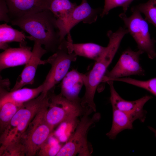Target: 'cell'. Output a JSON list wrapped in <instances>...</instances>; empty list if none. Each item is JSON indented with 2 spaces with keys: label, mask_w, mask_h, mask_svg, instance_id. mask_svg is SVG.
<instances>
[{
  "label": "cell",
  "mask_w": 156,
  "mask_h": 156,
  "mask_svg": "<svg viewBox=\"0 0 156 156\" xmlns=\"http://www.w3.org/2000/svg\"><path fill=\"white\" fill-rule=\"evenodd\" d=\"M103 9L92 8L87 0H82L81 3L77 5L67 18L58 25L60 31L61 40L65 39L66 35L70 33V30L79 23L91 24L95 22Z\"/></svg>",
  "instance_id": "cell-10"
},
{
  "label": "cell",
  "mask_w": 156,
  "mask_h": 156,
  "mask_svg": "<svg viewBox=\"0 0 156 156\" xmlns=\"http://www.w3.org/2000/svg\"><path fill=\"white\" fill-rule=\"evenodd\" d=\"M77 6L69 0H52L49 10L57 20V25L63 22Z\"/></svg>",
  "instance_id": "cell-20"
},
{
  "label": "cell",
  "mask_w": 156,
  "mask_h": 156,
  "mask_svg": "<svg viewBox=\"0 0 156 156\" xmlns=\"http://www.w3.org/2000/svg\"><path fill=\"white\" fill-rule=\"evenodd\" d=\"M135 0H105V4L100 15L103 17L107 15L112 9L118 7L122 8L124 12L126 13L132 2Z\"/></svg>",
  "instance_id": "cell-26"
},
{
  "label": "cell",
  "mask_w": 156,
  "mask_h": 156,
  "mask_svg": "<svg viewBox=\"0 0 156 156\" xmlns=\"http://www.w3.org/2000/svg\"><path fill=\"white\" fill-rule=\"evenodd\" d=\"M77 55L70 50L66 39L62 42L57 50L47 59L42 60L41 64L49 63L51 69L42 83L43 90L46 94L61 81L68 72L71 63L75 61Z\"/></svg>",
  "instance_id": "cell-5"
},
{
  "label": "cell",
  "mask_w": 156,
  "mask_h": 156,
  "mask_svg": "<svg viewBox=\"0 0 156 156\" xmlns=\"http://www.w3.org/2000/svg\"><path fill=\"white\" fill-rule=\"evenodd\" d=\"M0 156H24L25 154L24 148L19 140L1 146Z\"/></svg>",
  "instance_id": "cell-25"
},
{
  "label": "cell",
  "mask_w": 156,
  "mask_h": 156,
  "mask_svg": "<svg viewBox=\"0 0 156 156\" xmlns=\"http://www.w3.org/2000/svg\"><path fill=\"white\" fill-rule=\"evenodd\" d=\"M83 74L76 69L68 71L61 81L60 93L69 100H81L79 95L84 85Z\"/></svg>",
  "instance_id": "cell-15"
},
{
  "label": "cell",
  "mask_w": 156,
  "mask_h": 156,
  "mask_svg": "<svg viewBox=\"0 0 156 156\" xmlns=\"http://www.w3.org/2000/svg\"><path fill=\"white\" fill-rule=\"evenodd\" d=\"M132 8L143 13L148 22L152 24L156 28V0H148Z\"/></svg>",
  "instance_id": "cell-22"
},
{
  "label": "cell",
  "mask_w": 156,
  "mask_h": 156,
  "mask_svg": "<svg viewBox=\"0 0 156 156\" xmlns=\"http://www.w3.org/2000/svg\"><path fill=\"white\" fill-rule=\"evenodd\" d=\"M131 10L132 14L130 16L123 12L119 15V17L135 41L138 50L146 53L151 60L156 58L155 41L151 38L147 21L138 10L132 7Z\"/></svg>",
  "instance_id": "cell-6"
},
{
  "label": "cell",
  "mask_w": 156,
  "mask_h": 156,
  "mask_svg": "<svg viewBox=\"0 0 156 156\" xmlns=\"http://www.w3.org/2000/svg\"><path fill=\"white\" fill-rule=\"evenodd\" d=\"M31 56L28 63L25 64L20 75V78L17 80L10 91L22 88L27 85H31L34 79L38 66L41 64L42 56L47 52L38 41H34Z\"/></svg>",
  "instance_id": "cell-13"
},
{
  "label": "cell",
  "mask_w": 156,
  "mask_h": 156,
  "mask_svg": "<svg viewBox=\"0 0 156 156\" xmlns=\"http://www.w3.org/2000/svg\"><path fill=\"white\" fill-rule=\"evenodd\" d=\"M148 127L151 131L154 133L155 136L156 137V129L151 127Z\"/></svg>",
  "instance_id": "cell-28"
},
{
  "label": "cell",
  "mask_w": 156,
  "mask_h": 156,
  "mask_svg": "<svg viewBox=\"0 0 156 156\" xmlns=\"http://www.w3.org/2000/svg\"><path fill=\"white\" fill-rule=\"evenodd\" d=\"M22 105L11 101L6 102L0 105V128L1 133Z\"/></svg>",
  "instance_id": "cell-21"
},
{
  "label": "cell",
  "mask_w": 156,
  "mask_h": 156,
  "mask_svg": "<svg viewBox=\"0 0 156 156\" xmlns=\"http://www.w3.org/2000/svg\"><path fill=\"white\" fill-rule=\"evenodd\" d=\"M26 36L23 31L14 29L7 23L0 25V49L4 50L9 48L8 43L18 42L20 46H26Z\"/></svg>",
  "instance_id": "cell-19"
},
{
  "label": "cell",
  "mask_w": 156,
  "mask_h": 156,
  "mask_svg": "<svg viewBox=\"0 0 156 156\" xmlns=\"http://www.w3.org/2000/svg\"><path fill=\"white\" fill-rule=\"evenodd\" d=\"M10 22L29 34L30 36H26V38L43 45L47 52L55 53L63 41L60 40L57 19L49 9L14 19Z\"/></svg>",
  "instance_id": "cell-1"
},
{
  "label": "cell",
  "mask_w": 156,
  "mask_h": 156,
  "mask_svg": "<svg viewBox=\"0 0 156 156\" xmlns=\"http://www.w3.org/2000/svg\"><path fill=\"white\" fill-rule=\"evenodd\" d=\"M93 112L86 110L70 137L62 146L56 156H90L92 148L87 140V135L90 129L94 126L100 118L99 113L90 115Z\"/></svg>",
  "instance_id": "cell-3"
},
{
  "label": "cell",
  "mask_w": 156,
  "mask_h": 156,
  "mask_svg": "<svg viewBox=\"0 0 156 156\" xmlns=\"http://www.w3.org/2000/svg\"><path fill=\"white\" fill-rule=\"evenodd\" d=\"M113 81L107 82L110 90V100L112 108L126 112H133L143 109L145 103L152 98L151 96L146 95L137 100L129 101L123 99L116 90Z\"/></svg>",
  "instance_id": "cell-16"
},
{
  "label": "cell",
  "mask_w": 156,
  "mask_h": 156,
  "mask_svg": "<svg viewBox=\"0 0 156 156\" xmlns=\"http://www.w3.org/2000/svg\"><path fill=\"white\" fill-rule=\"evenodd\" d=\"M146 112L144 109L133 112H126L112 108V125L106 135L110 139H114L122 131L132 129L133 123L135 120L138 119L142 122H144Z\"/></svg>",
  "instance_id": "cell-12"
},
{
  "label": "cell",
  "mask_w": 156,
  "mask_h": 156,
  "mask_svg": "<svg viewBox=\"0 0 156 156\" xmlns=\"http://www.w3.org/2000/svg\"><path fill=\"white\" fill-rule=\"evenodd\" d=\"M144 52L128 48L121 54L117 62L109 71L107 72L102 82L132 75L143 76L145 71L140 63V57Z\"/></svg>",
  "instance_id": "cell-9"
},
{
  "label": "cell",
  "mask_w": 156,
  "mask_h": 156,
  "mask_svg": "<svg viewBox=\"0 0 156 156\" xmlns=\"http://www.w3.org/2000/svg\"><path fill=\"white\" fill-rule=\"evenodd\" d=\"M10 21L49 9L52 0H5Z\"/></svg>",
  "instance_id": "cell-11"
},
{
  "label": "cell",
  "mask_w": 156,
  "mask_h": 156,
  "mask_svg": "<svg viewBox=\"0 0 156 156\" xmlns=\"http://www.w3.org/2000/svg\"><path fill=\"white\" fill-rule=\"evenodd\" d=\"M52 89L48 92L49 104L44 117L47 123L53 129L64 122L77 119L84 114L86 109L82 106L81 100H69L60 93L55 94Z\"/></svg>",
  "instance_id": "cell-4"
},
{
  "label": "cell",
  "mask_w": 156,
  "mask_h": 156,
  "mask_svg": "<svg viewBox=\"0 0 156 156\" xmlns=\"http://www.w3.org/2000/svg\"><path fill=\"white\" fill-rule=\"evenodd\" d=\"M62 146L57 139L50 136L40 147L36 155L40 156H56Z\"/></svg>",
  "instance_id": "cell-24"
},
{
  "label": "cell",
  "mask_w": 156,
  "mask_h": 156,
  "mask_svg": "<svg viewBox=\"0 0 156 156\" xmlns=\"http://www.w3.org/2000/svg\"><path fill=\"white\" fill-rule=\"evenodd\" d=\"M49 106L39 112L29 125L20 138L26 156H35L43 144L51 135L53 129L44 119Z\"/></svg>",
  "instance_id": "cell-7"
},
{
  "label": "cell",
  "mask_w": 156,
  "mask_h": 156,
  "mask_svg": "<svg viewBox=\"0 0 156 156\" xmlns=\"http://www.w3.org/2000/svg\"><path fill=\"white\" fill-rule=\"evenodd\" d=\"M43 90L42 84L33 88H21L10 92H1L0 105L11 101L22 105L24 103L38 96Z\"/></svg>",
  "instance_id": "cell-17"
},
{
  "label": "cell",
  "mask_w": 156,
  "mask_h": 156,
  "mask_svg": "<svg viewBox=\"0 0 156 156\" xmlns=\"http://www.w3.org/2000/svg\"><path fill=\"white\" fill-rule=\"evenodd\" d=\"M113 81L123 82L142 88L156 96V77L145 81L125 77L116 79Z\"/></svg>",
  "instance_id": "cell-23"
},
{
  "label": "cell",
  "mask_w": 156,
  "mask_h": 156,
  "mask_svg": "<svg viewBox=\"0 0 156 156\" xmlns=\"http://www.w3.org/2000/svg\"><path fill=\"white\" fill-rule=\"evenodd\" d=\"M31 48L25 46L9 48L0 54V71L8 68L26 64L32 54Z\"/></svg>",
  "instance_id": "cell-14"
},
{
  "label": "cell",
  "mask_w": 156,
  "mask_h": 156,
  "mask_svg": "<svg viewBox=\"0 0 156 156\" xmlns=\"http://www.w3.org/2000/svg\"><path fill=\"white\" fill-rule=\"evenodd\" d=\"M67 35L68 47L77 56L95 61L103 54L105 49L106 47L92 42L74 43L70 34Z\"/></svg>",
  "instance_id": "cell-18"
},
{
  "label": "cell",
  "mask_w": 156,
  "mask_h": 156,
  "mask_svg": "<svg viewBox=\"0 0 156 156\" xmlns=\"http://www.w3.org/2000/svg\"><path fill=\"white\" fill-rule=\"evenodd\" d=\"M9 10L5 0H0V21L7 23L10 22L8 15Z\"/></svg>",
  "instance_id": "cell-27"
},
{
  "label": "cell",
  "mask_w": 156,
  "mask_h": 156,
  "mask_svg": "<svg viewBox=\"0 0 156 156\" xmlns=\"http://www.w3.org/2000/svg\"><path fill=\"white\" fill-rule=\"evenodd\" d=\"M109 38L108 45L101 56L95 61L94 66L88 73L83 74V78L85 91L81 99V103L87 109L96 111L94 102L95 92L98 86L102 82L108 67L112 62L124 37L120 31H110L107 33Z\"/></svg>",
  "instance_id": "cell-2"
},
{
  "label": "cell",
  "mask_w": 156,
  "mask_h": 156,
  "mask_svg": "<svg viewBox=\"0 0 156 156\" xmlns=\"http://www.w3.org/2000/svg\"><path fill=\"white\" fill-rule=\"evenodd\" d=\"M49 101L48 93L42 92L36 98L23 104L11 120L13 124L18 126L10 142L20 140L21 135L36 114L42 109L49 106Z\"/></svg>",
  "instance_id": "cell-8"
}]
</instances>
